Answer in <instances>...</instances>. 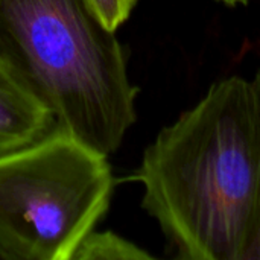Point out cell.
<instances>
[{"mask_svg":"<svg viewBox=\"0 0 260 260\" xmlns=\"http://www.w3.org/2000/svg\"><path fill=\"white\" fill-rule=\"evenodd\" d=\"M256 104H257V114H259V136H260V70L251 79ZM244 260H260V152H259V183H257V201H256V216H254V227L251 233V239L248 248L245 251Z\"/></svg>","mask_w":260,"mask_h":260,"instance_id":"7","label":"cell"},{"mask_svg":"<svg viewBox=\"0 0 260 260\" xmlns=\"http://www.w3.org/2000/svg\"><path fill=\"white\" fill-rule=\"evenodd\" d=\"M152 254L113 232H90L78 245L72 260H145Z\"/></svg>","mask_w":260,"mask_h":260,"instance_id":"5","label":"cell"},{"mask_svg":"<svg viewBox=\"0 0 260 260\" xmlns=\"http://www.w3.org/2000/svg\"><path fill=\"white\" fill-rule=\"evenodd\" d=\"M0 58L59 128L107 157L137 119L126 52L88 0H0Z\"/></svg>","mask_w":260,"mask_h":260,"instance_id":"2","label":"cell"},{"mask_svg":"<svg viewBox=\"0 0 260 260\" xmlns=\"http://www.w3.org/2000/svg\"><path fill=\"white\" fill-rule=\"evenodd\" d=\"M259 114L251 79L230 76L145 149L134 178L142 207L178 259L244 260L259 183Z\"/></svg>","mask_w":260,"mask_h":260,"instance_id":"1","label":"cell"},{"mask_svg":"<svg viewBox=\"0 0 260 260\" xmlns=\"http://www.w3.org/2000/svg\"><path fill=\"white\" fill-rule=\"evenodd\" d=\"M88 3L96 11L104 24L108 29L116 30L128 20L137 0H88Z\"/></svg>","mask_w":260,"mask_h":260,"instance_id":"6","label":"cell"},{"mask_svg":"<svg viewBox=\"0 0 260 260\" xmlns=\"http://www.w3.org/2000/svg\"><path fill=\"white\" fill-rule=\"evenodd\" d=\"M56 128L50 110L0 58V157L41 142Z\"/></svg>","mask_w":260,"mask_h":260,"instance_id":"4","label":"cell"},{"mask_svg":"<svg viewBox=\"0 0 260 260\" xmlns=\"http://www.w3.org/2000/svg\"><path fill=\"white\" fill-rule=\"evenodd\" d=\"M113 192L107 155L59 126L0 157V257L72 260L107 215Z\"/></svg>","mask_w":260,"mask_h":260,"instance_id":"3","label":"cell"},{"mask_svg":"<svg viewBox=\"0 0 260 260\" xmlns=\"http://www.w3.org/2000/svg\"><path fill=\"white\" fill-rule=\"evenodd\" d=\"M218 2H221L227 6H238V5H247L248 3V0H218Z\"/></svg>","mask_w":260,"mask_h":260,"instance_id":"8","label":"cell"}]
</instances>
